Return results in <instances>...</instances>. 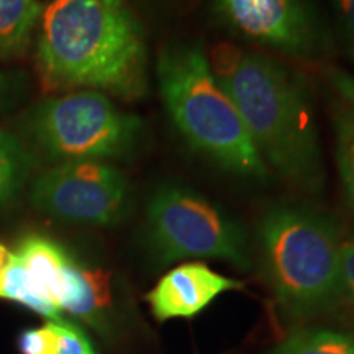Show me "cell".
Listing matches in <instances>:
<instances>
[{"mask_svg": "<svg viewBox=\"0 0 354 354\" xmlns=\"http://www.w3.org/2000/svg\"><path fill=\"white\" fill-rule=\"evenodd\" d=\"M37 66L55 88L125 100L148 91V48L125 0H50L39 17Z\"/></svg>", "mask_w": 354, "mask_h": 354, "instance_id": "1", "label": "cell"}, {"mask_svg": "<svg viewBox=\"0 0 354 354\" xmlns=\"http://www.w3.org/2000/svg\"><path fill=\"white\" fill-rule=\"evenodd\" d=\"M209 63L268 167L299 187L320 189L325 169L307 81L271 56L232 44L216 48Z\"/></svg>", "mask_w": 354, "mask_h": 354, "instance_id": "2", "label": "cell"}, {"mask_svg": "<svg viewBox=\"0 0 354 354\" xmlns=\"http://www.w3.org/2000/svg\"><path fill=\"white\" fill-rule=\"evenodd\" d=\"M156 74L167 115L196 151L236 176L268 177V165L232 97L216 81L202 46L184 43L165 48Z\"/></svg>", "mask_w": 354, "mask_h": 354, "instance_id": "3", "label": "cell"}, {"mask_svg": "<svg viewBox=\"0 0 354 354\" xmlns=\"http://www.w3.org/2000/svg\"><path fill=\"white\" fill-rule=\"evenodd\" d=\"M263 271L277 304L307 318L339 300V232L335 221L297 203H279L259 225Z\"/></svg>", "mask_w": 354, "mask_h": 354, "instance_id": "4", "label": "cell"}, {"mask_svg": "<svg viewBox=\"0 0 354 354\" xmlns=\"http://www.w3.org/2000/svg\"><path fill=\"white\" fill-rule=\"evenodd\" d=\"M143 122L123 112L99 91H74L38 104L26 130L53 161H109L120 159L136 148Z\"/></svg>", "mask_w": 354, "mask_h": 354, "instance_id": "5", "label": "cell"}, {"mask_svg": "<svg viewBox=\"0 0 354 354\" xmlns=\"http://www.w3.org/2000/svg\"><path fill=\"white\" fill-rule=\"evenodd\" d=\"M148 234L161 263L221 259L250 268L248 238L241 225L218 207L183 185L167 184L148 203Z\"/></svg>", "mask_w": 354, "mask_h": 354, "instance_id": "6", "label": "cell"}, {"mask_svg": "<svg viewBox=\"0 0 354 354\" xmlns=\"http://www.w3.org/2000/svg\"><path fill=\"white\" fill-rule=\"evenodd\" d=\"M130 185L120 169L102 161L61 162L33 183L35 209L69 223H118L128 210Z\"/></svg>", "mask_w": 354, "mask_h": 354, "instance_id": "7", "label": "cell"}, {"mask_svg": "<svg viewBox=\"0 0 354 354\" xmlns=\"http://www.w3.org/2000/svg\"><path fill=\"white\" fill-rule=\"evenodd\" d=\"M216 13L233 32L289 56L313 55L322 26L310 0H215Z\"/></svg>", "mask_w": 354, "mask_h": 354, "instance_id": "8", "label": "cell"}, {"mask_svg": "<svg viewBox=\"0 0 354 354\" xmlns=\"http://www.w3.org/2000/svg\"><path fill=\"white\" fill-rule=\"evenodd\" d=\"M241 287V282L212 271L203 263H185L159 279L146 299L153 315L165 322L197 315L223 292Z\"/></svg>", "mask_w": 354, "mask_h": 354, "instance_id": "9", "label": "cell"}, {"mask_svg": "<svg viewBox=\"0 0 354 354\" xmlns=\"http://www.w3.org/2000/svg\"><path fill=\"white\" fill-rule=\"evenodd\" d=\"M17 258L24 266L26 281L37 297L61 310L64 271L71 256L63 246L43 234H28L20 241Z\"/></svg>", "mask_w": 354, "mask_h": 354, "instance_id": "10", "label": "cell"}, {"mask_svg": "<svg viewBox=\"0 0 354 354\" xmlns=\"http://www.w3.org/2000/svg\"><path fill=\"white\" fill-rule=\"evenodd\" d=\"M110 281L104 271L87 269L69 259L64 271V290L59 307L84 322L95 323L109 308Z\"/></svg>", "mask_w": 354, "mask_h": 354, "instance_id": "11", "label": "cell"}, {"mask_svg": "<svg viewBox=\"0 0 354 354\" xmlns=\"http://www.w3.org/2000/svg\"><path fill=\"white\" fill-rule=\"evenodd\" d=\"M43 6L39 0H0V57H15L28 46Z\"/></svg>", "mask_w": 354, "mask_h": 354, "instance_id": "12", "label": "cell"}, {"mask_svg": "<svg viewBox=\"0 0 354 354\" xmlns=\"http://www.w3.org/2000/svg\"><path fill=\"white\" fill-rule=\"evenodd\" d=\"M32 169V154L15 136L0 130V207L13 201L25 185Z\"/></svg>", "mask_w": 354, "mask_h": 354, "instance_id": "13", "label": "cell"}, {"mask_svg": "<svg viewBox=\"0 0 354 354\" xmlns=\"http://www.w3.org/2000/svg\"><path fill=\"white\" fill-rule=\"evenodd\" d=\"M274 354H354V333L328 328L297 331Z\"/></svg>", "mask_w": 354, "mask_h": 354, "instance_id": "14", "label": "cell"}, {"mask_svg": "<svg viewBox=\"0 0 354 354\" xmlns=\"http://www.w3.org/2000/svg\"><path fill=\"white\" fill-rule=\"evenodd\" d=\"M2 299H8L17 304H21L24 307L33 310L38 315L50 318L51 322L61 320V310L37 297L32 289H30L24 266H21L15 253H12V259L7 266L6 274H3Z\"/></svg>", "mask_w": 354, "mask_h": 354, "instance_id": "15", "label": "cell"}, {"mask_svg": "<svg viewBox=\"0 0 354 354\" xmlns=\"http://www.w3.org/2000/svg\"><path fill=\"white\" fill-rule=\"evenodd\" d=\"M335 131L338 169L354 174V110L348 107L336 112Z\"/></svg>", "mask_w": 354, "mask_h": 354, "instance_id": "16", "label": "cell"}, {"mask_svg": "<svg viewBox=\"0 0 354 354\" xmlns=\"http://www.w3.org/2000/svg\"><path fill=\"white\" fill-rule=\"evenodd\" d=\"M51 323L56 333V354H95L81 328L63 320Z\"/></svg>", "mask_w": 354, "mask_h": 354, "instance_id": "17", "label": "cell"}, {"mask_svg": "<svg viewBox=\"0 0 354 354\" xmlns=\"http://www.w3.org/2000/svg\"><path fill=\"white\" fill-rule=\"evenodd\" d=\"M19 349L21 354H56V333L53 323L48 322L39 328L21 331Z\"/></svg>", "mask_w": 354, "mask_h": 354, "instance_id": "18", "label": "cell"}, {"mask_svg": "<svg viewBox=\"0 0 354 354\" xmlns=\"http://www.w3.org/2000/svg\"><path fill=\"white\" fill-rule=\"evenodd\" d=\"M28 81L21 71H7L0 68V115L8 112L24 99Z\"/></svg>", "mask_w": 354, "mask_h": 354, "instance_id": "19", "label": "cell"}, {"mask_svg": "<svg viewBox=\"0 0 354 354\" xmlns=\"http://www.w3.org/2000/svg\"><path fill=\"white\" fill-rule=\"evenodd\" d=\"M339 299L354 305V240L339 251Z\"/></svg>", "mask_w": 354, "mask_h": 354, "instance_id": "20", "label": "cell"}, {"mask_svg": "<svg viewBox=\"0 0 354 354\" xmlns=\"http://www.w3.org/2000/svg\"><path fill=\"white\" fill-rule=\"evenodd\" d=\"M331 6L343 33L351 43V50H354V0H331Z\"/></svg>", "mask_w": 354, "mask_h": 354, "instance_id": "21", "label": "cell"}, {"mask_svg": "<svg viewBox=\"0 0 354 354\" xmlns=\"http://www.w3.org/2000/svg\"><path fill=\"white\" fill-rule=\"evenodd\" d=\"M328 79L335 91L338 92L339 97L346 102L348 107L354 110V77L349 76L342 69H328Z\"/></svg>", "mask_w": 354, "mask_h": 354, "instance_id": "22", "label": "cell"}, {"mask_svg": "<svg viewBox=\"0 0 354 354\" xmlns=\"http://www.w3.org/2000/svg\"><path fill=\"white\" fill-rule=\"evenodd\" d=\"M339 177H342L343 183L344 197H346L349 209H351L354 214V174L346 169H339Z\"/></svg>", "mask_w": 354, "mask_h": 354, "instance_id": "23", "label": "cell"}, {"mask_svg": "<svg viewBox=\"0 0 354 354\" xmlns=\"http://www.w3.org/2000/svg\"><path fill=\"white\" fill-rule=\"evenodd\" d=\"M12 259V253L7 250L6 246L0 245V297H2V282H3V274L7 271V266Z\"/></svg>", "mask_w": 354, "mask_h": 354, "instance_id": "24", "label": "cell"}, {"mask_svg": "<svg viewBox=\"0 0 354 354\" xmlns=\"http://www.w3.org/2000/svg\"><path fill=\"white\" fill-rule=\"evenodd\" d=\"M351 56H353V59H354V50H351Z\"/></svg>", "mask_w": 354, "mask_h": 354, "instance_id": "25", "label": "cell"}]
</instances>
